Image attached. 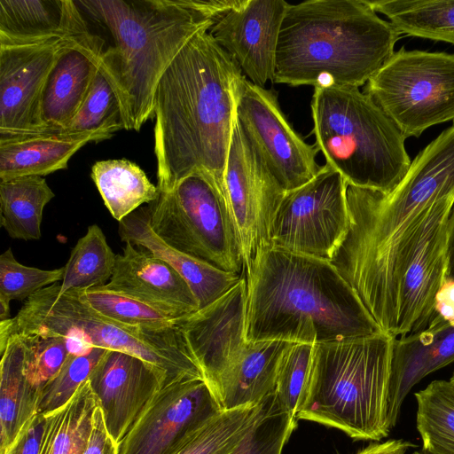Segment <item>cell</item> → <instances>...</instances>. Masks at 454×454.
<instances>
[{
  "label": "cell",
  "instance_id": "cell-1",
  "mask_svg": "<svg viewBox=\"0 0 454 454\" xmlns=\"http://www.w3.org/2000/svg\"><path fill=\"white\" fill-rule=\"evenodd\" d=\"M454 196V125L411 160L389 192L347 184L348 227L330 262L394 337L399 284L430 207Z\"/></svg>",
  "mask_w": 454,
  "mask_h": 454
},
{
  "label": "cell",
  "instance_id": "cell-2",
  "mask_svg": "<svg viewBox=\"0 0 454 454\" xmlns=\"http://www.w3.org/2000/svg\"><path fill=\"white\" fill-rule=\"evenodd\" d=\"M208 29L198 32L183 47L155 90L154 154L160 192L171 191L196 171L212 175L224 187L244 75Z\"/></svg>",
  "mask_w": 454,
  "mask_h": 454
},
{
  "label": "cell",
  "instance_id": "cell-3",
  "mask_svg": "<svg viewBox=\"0 0 454 454\" xmlns=\"http://www.w3.org/2000/svg\"><path fill=\"white\" fill-rule=\"evenodd\" d=\"M245 278L247 341L316 345L382 332L329 261L270 247Z\"/></svg>",
  "mask_w": 454,
  "mask_h": 454
},
{
  "label": "cell",
  "instance_id": "cell-4",
  "mask_svg": "<svg viewBox=\"0 0 454 454\" xmlns=\"http://www.w3.org/2000/svg\"><path fill=\"white\" fill-rule=\"evenodd\" d=\"M400 35L367 0L289 4L278 35L273 82L359 88L394 54Z\"/></svg>",
  "mask_w": 454,
  "mask_h": 454
},
{
  "label": "cell",
  "instance_id": "cell-5",
  "mask_svg": "<svg viewBox=\"0 0 454 454\" xmlns=\"http://www.w3.org/2000/svg\"><path fill=\"white\" fill-rule=\"evenodd\" d=\"M78 8L106 28L113 45L99 72L117 98L123 129L139 131L153 119L158 82L183 47L215 20L190 0H78Z\"/></svg>",
  "mask_w": 454,
  "mask_h": 454
},
{
  "label": "cell",
  "instance_id": "cell-6",
  "mask_svg": "<svg viewBox=\"0 0 454 454\" xmlns=\"http://www.w3.org/2000/svg\"><path fill=\"white\" fill-rule=\"evenodd\" d=\"M395 339L382 331L314 345L297 419L338 428L356 440L388 436Z\"/></svg>",
  "mask_w": 454,
  "mask_h": 454
},
{
  "label": "cell",
  "instance_id": "cell-7",
  "mask_svg": "<svg viewBox=\"0 0 454 454\" xmlns=\"http://www.w3.org/2000/svg\"><path fill=\"white\" fill-rule=\"evenodd\" d=\"M310 106L315 144L348 184L387 192L404 176L406 137L367 93L317 87Z\"/></svg>",
  "mask_w": 454,
  "mask_h": 454
},
{
  "label": "cell",
  "instance_id": "cell-8",
  "mask_svg": "<svg viewBox=\"0 0 454 454\" xmlns=\"http://www.w3.org/2000/svg\"><path fill=\"white\" fill-rule=\"evenodd\" d=\"M59 283L29 297L14 317L0 321V350L16 334L65 336L79 333L93 346L126 352L161 370L169 381L203 378L176 326L151 329L113 320L96 311L76 289L59 294Z\"/></svg>",
  "mask_w": 454,
  "mask_h": 454
},
{
  "label": "cell",
  "instance_id": "cell-9",
  "mask_svg": "<svg viewBox=\"0 0 454 454\" xmlns=\"http://www.w3.org/2000/svg\"><path fill=\"white\" fill-rule=\"evenodd\" d=\"M153 231L168 245L225 271L245 277L241 244L225 188L196 171L147 205Z\"/></svg>",
  "mask_w": 454,
  "mask_h": 454
},
{
  "label": "cell",
  "instance_id": "cell-10",
  "mask_svg": "<svg viewBox=\"0 0 454 454\" xmlns=\"http://www.w3.org/2000/svg\"><path fill=\"white\" fill-rule=\"evenodd\" d=\"M364 92L403 136L454 120V53L402 47L366 82Z\"/></svg>",
  "mask_w": 454,
  "mask_h": 454
},
{
  "label": "cell",
  "instance_id": "cell-11",
  "mask_svg": "<svg viewBox=\"0 0 454 454\" xmlns=\"http://www.w3.org/2000/svg\"><path fill=\"white\" fill-rule=\"evenodd\" d=\"M347 183L328 165L286 192L269 229L271 247L330 261L348 227Z\"/></svg>",
  "mask_w": 454,
  "mask_h": 454
},
{
  "label": "cell",
  "instance_id": "cell-12",
  "mask_svg": "<svg viewBox=\"0 0 454 454\" xmlns=\"http://www.w3.org/2000/svg\"><path fill=\"white\" fill-rule=\"evenodd\" d=\"M90 31L85 18L70 32L25 43H0V134L44 131L41 103L60 56Z\"/></svg>",
  "mask_w": 454,
  "mask_h": 454
},
{
  "label": "cell",
  "instance_id": "cell-13",
  "mask_svg": "<svg viewBox=\"0 0 454 454\" xmlns=\"http://www.w3.org/2000/svg\"><path fill=\"white\" fill-rule=\"evenodd\" d=\"M236 118L286 192L305 184L320 171L316 144H307L292 128L272 90L253 84L245 75L239 87Z\"/></svg>",
  "mask_w": 454,
  "mask_h": 454
},
{
  "label": "cell",
  "instance_id": "cell-14",
  "mask_svg": "<svg viewBox=\"0 0 454 454\" xmlns=\"http://www.w3.org/2000/svg\"><path fill=\"white\" fill-rule=\"evenodd\" d=\"M229 207L238 230L245 275L260 252L270 247L269 229L286 192L235 121L224 171Z\"/></svg>",
  "mask_w": 454,
  "mask_h": 454
},
{
  "label": "cell",
  "instance_id": "cell-15",
  "mask_svg": "<svg viewBox=\"0 0 454 454\" xmlns=\"http://www.w3.org/2000/svg\"><path fill=\"white\" fill-rule=\"evenodd\" d=\"M222 409L203 378L164 385L117 445V454H171Z\"/></svg>",
  "mask_w": 454,
  "mask_h": 454
},
{
  "label": "cell",
  "instance_id": "cell-16",
  "mask_svg": "<svg viewBox=\"0 0 454 454\" xmlns=\"http://www.w3.org/2000/svg\"><path fill=\"white\" fill-rule=\"evenodd\" d=\"M454 196L429 209L402 276L394 337L425 330L434 315V298L449 273V218Z\"/></svg>",
  "mask_w": 454,
  "mask_h": 454
},
{
  "label": "cell",
  "instance_id": "cell-17",
  "mask_svg": "<svg viewBox=\"0 0 454 454\" xmlns=\"http://www.w3.org/2000/svg\"><path fill=\"white\" fill-rule=\"evenodd\" d=\"M284 0H239L209 27L214 41L233 59L245 77L264 88L273 82Z\"/></svg>",
  "mask_w": 454,
  "mask_h": 454
},
{
  "label": "cell",
  "instance_id": "cell-18",
  "mask_svg": "<svg viewBox=\"0 0 454 454\" xmlns=\"http://www.w3.org/2000/svg\"><path fill=\"white\" fill-rule=\"evenodd\" d=\"M88 380L117 445L154 395L170 382L161 370L138 356L109 349Z\"/></svg>",
  "mask_w": 454,
  "mask_h": 454
},
{
  "label": "cell",
  "instance_id": "cell-19",
  "mask_svg": "<svg viewBox=\"0 0 454 454\" xmlns=\"http://www.w3.org/2000/svg\"><path fill=\"white\" fill-rule=\"evenodd\" d=\"M247 280L243 277L216 301L182 316L177 322V327L212 389L247 342Z\"/></svg>",
  "mask_w": 454,
  "mask_h": 454
},
{
  "label": "cell",
  "instance_id": "cell-20",
  "mask_svg": "<svg viewBox=\"0 0 454 454\" xmlns=\"http://www.w3.org/2000/svg\"><path fill=\"white\" fill-rule=\"evenodd\" d=\"M105 287L137 298L176 317L193 313L199 303L182 276L145 247L126 243L116 254L113 276Z\"/></svg>",
  "mask_w": 454,
  "mask_h": 454
},
{
  "label": "cell",
  "instance_id": "cell-21",
  "mask_svg": "<svg viewBox=\"0 0 454 454\" xmlns=\"http://www.w3.org/2000/svg\"><path fill=\"white\" fill-rule=\"evenodd\" d=\"M103 46L104 41L90 30L60 56L42 98L41 116L46 129H63L77 114L99 69Z\"/></svg>",
  "mask_w": 454,
  "mask_h": 454
},
{
  "label": "cell",
  "instance_id": "cell-22",
  "mask_svg": "<svg viewBox=\"0 0 454 454\" xmlns=\"http://www.w3.org/2000/svg\"><path fill=\"white\" fill-rule=\"evenodd\" d=\"M454 363V326L433 317L419 333L395 338L389 384L388 419L398 421L402 405L423 378Z\"/></svg>",
  "mask_w": 454,
  "mask_h": 454
},
{
  "label": "cell",
  "instance_id": "cell-23",
  "mask_svg": "<svg viewBox=\"0 0 454 454\" xmlns=\"http://www.w3.org/2000/svg\"><path fill=\"white\" fill-rule=\"evenodd\" d=\"M112 136L103 131L50 129L27 134H0V181L27 176H44L66 169L70 158L83 145Z\"/></svg>",
  "mask_w": 454,
  "mask_h": 454
},
{
  "label": "cell",
  "instance_id": "cell-24",
  "mask_svg": "<svg viewBox=\"0 0 454 454\" xmlns=\"http://www.w3.org/2000/svg\"><path fill=\"white\" fill-rule=\"evenodd\" d=\"M118 234L121 241L146 248L176 270L192 289L199 309L223 296L244 277L221 270L168 245L151 228L147 206H142L120 221Z\"/></svg>",
  "mask_w": 454,
  "mask_h": 454
},
{
  "label": "cell",
  "instance_id": "cell-25",
  "mask_svg": "<svg viewBox=\"0 0 454 454\" xmlns=\"http://www.w3.org/2000/svg\"><path fill=\"white\" fill-rule=\"evenodd\" d=\"M290 343L285 340L247 341L214 387L221 409L258 404L273 394L278 365Z\"/></svg>",
  "mask_w": 454,
  "mask_h": 454
},
{
  "label": "cell",
  "instance_id": "cell-26",
  "mask_svg": "<svg viewBox=\"0 0 454 454\" xmlns=\"http://www.w3.org/2000/svg\"><path fill=\"white\" fill-rule=\"evenodd\" d=\"M83 19L73 0H0V43H25L63 35Z\"/></svg>",
  "mask_w": 454,
  "mask_h": 454
},
{
  "label": "cell",
  "instance_id": "cell-27",
  "mask_svg": "<svg viewBox=\"0 0 454 454\" xmlns=\"http://www.w3.org/2000/svg\"><path fill=\"white\" fill-rule=\"evenodd\" d=\"M0 352V454H5L37 414L39 391L26 377V350L21 337L11 336Z\"/></svg>",
  "mask_w": 454,
  "mask_h": 454
},
{
  "label": "cell",
  "instance_id": "cell-28",
  "mask_svg": "<svg viewBox=\"0 0 454 454\" xmlns=\"http://www.w3.org/2000/svg\"><path fill=\"white\" fill-rule=\"evenodd\" d=\"M91 178L106 208L118 222L160 196L158 187L144 170L125 159L97 161L91 168Z\"/></svg>",
  "mask_w": 454,
  "mask_h": 454
},
{
  "label": "cell",
  "instance_id": "cell-29",
  "mask_svg": "<svg viewBox=\"0 0 454 454\" xmlns=\"http://www.w3.org/2000/svg\"><path fill=\"white\" fill-rule=\"evenodd\" d=\"M54 197L43 176H27L0 181L2 227L12 239H39L43 209Z\"/></svg>",
  "mask_w": 454,
  "mask_h": 454
},
{
  "label": "cell",
  "instance_id": "cell-30",
  "mask_svg": "<svg viewBox=\"0 0 454 454\" xmlns=\"http://www.w3.org/2000/svg\"><path fill=\"white\" fill-rule=\"evenodd\" d=\"M98 406V399L87 380L65 405L44 415L39 454H82Z\"/></svg>",
  "mask_w": 454,
  "mask_h": 454
},
{
  "label": "cell",
  "instance_id": "cell-31",
  "mask_svg": "<svg viewBox=\"0 0 454 454\" xmlns=\"http://www.w3.org/2000/svg\"><path fill=\"white\" fill-rule=\"evenodd\" d=\"M401 35L454 44V0L368 1Z\"/></svg>",
  "mask_w": 454,
  "mask_h": 454
},
{
  "label": "cell",
  "instance_id": "cell-32",
  "mask_svg": "<svg viewBox=\"0 0 454 454\" xmlns=\"http://www.w3.org/2000/svg\"><path fill=\"white\" fill-rule=\"evenodd\" d=\"M416 427L427 454H454V383L434 380L414 393Z\"/></svg>",
  "mask_w": 454,
  "mask_h": 454
},
{
  "label": "cell",
  "instance_id": "cell-33",
  "mask_svg": "<svg viewBox=\"0 0 454 454\" xmlns=\"http://www.w3.org/2000/svg\"><path fill=\"white\" fill-rule=\"evenodd\" d=\"M266 398L258 404L221 410L171 454H230L260 416Z\"/></svg>",
  "mask_w": 454,
  "mask_h": 454
},
{
  "label": "cell",
  "instance_id": "cell-34",
  "mask_svg": "<svg viewBox=\"0 0 454 454\" xmlns=\"http://www.w3.org/2000/svg\"><path fill=\"white\" fill-rule=\"evenodd\" d=\"M116 254L97 224L88 227L85 235L78 239L64 266V276L59 294L73 289L102 286L110 280L115 265Z\"/></svg>",
  "mask_w": 454,
  "mask_h": 454
},
{
  "label": "cell",
  "instance_id": "cell-35",
  "mask_svg": "<svg viewBox=\"0 0 454 454\" xmlns=\"http://www.w3.org/2000/svg\"><path fill=\"white\" fill-rule=\"evenodd\" d=\"M76 290L80 297L96 311L125 325L166 329L176 326L181 317L104 286Z\"/></svg>",
  "mask_w": 454,
  "mask_h": 454
},
{
  "label": "cell",
  "instance_id": "cell-36",
  "mask_svg": "<svg viewBox=\"0 0 454 454\" xmlns=\"http://www.w3.org/2000/svg\"><path fill=\"white\" fill-rule=\"evenodd\" d=\"M296 421L279 408L273 393L266 398L260 416L230 454H281Z\"/></svg>",
  "mask_w": 454,
  "mask_h": 454
},
{
  "label": "cell",
  "instance_id": "cell-37",
  "mask_svg": "<svg viewBox=\"0 0 454 454\" xmlns=\"http://www.w3.org/2000/svg\"><path fill=\"white\" fill-rule=\"evenodd\" d=\"M314 345L291 342L278 370L274 395L279 408L297 420L310 372Z\"/></svg>",
  "mask_w": 454,
  "mask_h": 454
},
{
  "label": "cell",
  "instance_id": "cell-38",
  "mask_svg": "<svg viewBox=\"0 0 454 454\" xmlns=\"http://www.w3.org/2000/svg\"><path fill=\"white\" fill-rule=\"evenodd\" d=\"M107 349L93 347L83 355L70 354L60 371L39 391L37 414H49L65 405L88 380Z\"/></svg>",
  "mask_w": 454,
  "mask_h": 454
},
{
  "label": "cell",
  "instance_id": "cell-39",
  "mask_svg": "<svg viewBox=\"0 0 454 454\" xmlns=\"http://www.w3.org/2000/svg\"><path fill=\"white\" fill-rule=\"evenodd\" d=\"M123 129L117 98L99 69L82 106L63 129L69 132L103 131L114 135Z\"/></svg>",
  "mask_w": 454,
  "mask_h": 454
},
{
  "label": "cell",
  "instance_id": "cell-40",
  "mask_svg": "<svg viewBox=\"0 0 454 454\" xmlns=\"http://www.w3.org/2000/svg\"><path fill=\"white\" fill-rule=\"evenodd\" d=\"M25 345V373L29 384L40 389L61 369L71 354L67 339L60 335L16 334Z\"/></svg>",
  "mask_w": 454,
  "mask_h": 454
},
{
  "label": "cell",
  "instance_id": "cell-41",
  "mask_svg": "<svg viewBox=\"0 0 454 454\" xmlns=\"http://www.w3.org/2000/svg\"><path fill=\"white\" fill-rule=\"evenodd\" d=\"M64 266L55 270H42L20 263L12 248L0 255V301L10 304L12 300H27L44 287L63 279Z\"/></svg>",
  "mask_w": 454,
  "mask_h": 454
},
{
  "label": "cell",
  "instance_id": "cell-42",
  "mask_svg": "<svg viewBox=\"0 0 454 454\" xmlns=\"http://www.w3.org/2000/svg\"><path fill=\"white\" fill-rule=\"evenodd\" d=\"M44 426L45 416L35 415L5 454H39Z\"/></svg>",
  "mask_w": 454,
  "mask_h": 454
},
{
  "label": "cell",
  "instance_id": "cell-43",
  "mask_svg": "<svg viewBox=\"0 0 454 454\" xmlns=\"http://www.w3.org/2000/svg\"><path fill=\"white\" fill-rule=\"evenodd\" d=\"M82 454H117V444L107 431L99 405L94 411L92 427Z\"/></svg>",
  "mask_w": 454,
  "mask_h": 454
},
{
  "label": "cell",
  "instance_id": "cell-44",
  "mask_svg": "<svg viewBox=\"0 0 454 454\" xmlns=\"http://www.w3.org/2000/svg\"><path fill=\"white\" fill-rule=\"evenodd\" d=\"M433 317L454 326V278H447L436 293Z\"/></svg>",
  "mask_w": 454,
  "mask_h": 454
},
{
  "label": "cell",
  "instance_id": "cell-45",
  "mask_svg": "<svg viewBox=\"0 0 454 454\" xmlns=\"http://www.w3.org/2000/svg\"><path fill=\"white\" fill-rule=\"evenodd\" d=\"M413 447H416V445L410 441L391 439L382 442L372 443L357 454H406Z\"/></svg>",
  "mask_w": 454,
  "mask_h": 454
},
{
  "label": "cell",
  "instance_id": "cell-46",
  "mask_svg": "<svg viewBox=\"0 0 454 454\" xmlns=\"http://www.w3.org/2000/svg\"><path fill=\"white\" fill-rule=\"evenodd\" d=\"M448 232H449V246H450V251L454 254V205L452 207V209H451V212L450 215Z\"/></svg>",
  "mask_w": 454,
  "mask_h": 454
},
{
  "label": "cell",
  "instance_id": "cell-47",
  "mask_svg": "<svg viewBox=\"0 0 454 454\" xmlns=\"http://www.w3.org/2000/svg\"><path fill=\"white\" fill-rule=\"evenodd\" d=\"M412 454H427L425 452H423L421 450H415L412 452Z\"/></svg>",
  "mask_w": 454,
  "mask_h": 454
},
{
  "label": "cell",
  "instance_id": "cell-48",
  "mask_svg": "<svg viewBox=\"0 0 454 454\" xmlns=\"http://www.w3.org/2000/svg\"><path fill=\"white\" fill-rule=\"evenodd\" d=\"M450 380L454 383V372H452L450 378Z\"/></svg>",
  "mask_w": 454,
  "mask_h": 454
}]
</instances>
